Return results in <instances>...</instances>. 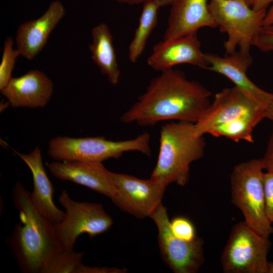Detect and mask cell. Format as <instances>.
<instances>
[{
  "instance_id": "cell-1",
  "label": "cell",
  "mask_w": 273,
  "mask_h": 273,
  "mask_svg": "<svg viewBox=\"0 0 273 273\" xmlns=\"http://www.w3.org/2000/svg\"><path fill=\"white\" fill-rule=\"evenodd\" d=\"M211 95L206 88L188 79L181 70L169 69L151 80L120 120L142 126L167 120L195 123L209 107Z\"/></svg>"
},
{
  "instance_id": "cell-23",
  "label": "cell",
  "mask_w": 273,
  "mask_h": 273,
  "mask_svg": "<svg viewBox=\"0 0 273 273\" xmlns=\"http://www.w3.org/2000/svg\"><path fill=\"white\" fill-rule=\"evenodd\" d=\"M14 40L8 36L4 43V48L0 64V90L4 88L11 79L16 59L20 56V52L13 47Z\"/></svg>"
},
{
  "instance_id": "cell-13",
  "label": "cell",
  "mask_w": 273,
  "mask_h": 273,
  "mask_svg": "<svg viewBox=\"0 0 273 273\" xmlns=\"http://www.w3.org/2000/svg\"><path fill=\"white\" fill-rule=\"evenodd\" d=\"M147 63L151 68L161 72L182 64L205 69L208 65L197 32L159 42L154 46L147 59Z\"/></svg>"
},
{
  "instance_id": "cell-27",
  "label": "cell",
  "mask_w": 273,
  "mask_h": 273,
  "mask_svg": "<svg viewBox=\"0 0 273 273\" xmlns=\"http://www.w3.org/2000/svg\"><path fill=\"white\" fill-rule=\"evenodd\" d=\"M264 170L273 173V131L264 156L261 158Z\"/></svg>"
},
{
  "instance_id": "cell-10",
  "label": "cell",
  "mask_w": 273,
  "mask_h": 273,
  "mask_svg": "<svg viewBox=\"0 0 273 273\" xmlns=\"http://www.w3.org/2000/svg\"><path fill=\"white\" fill-rule=\"evenodd\" d=\"M110 175L119 192L115 205L140 219L151 216L161 203L168 186L165 183L152 177L143 179L111 171Z\"/></svg>"
},
{
  "instance_id": "cell-4",
  "label": "cell",
  "mask_w": 273,
  "mask_h": 273,
  "mask_svg": "<svg viewBox=\"0 0 273 273\" xmlns=\"http://www.w3.org/2000/svg\"><path fill=\"white\" fill-rule=\"evenodd\" d=\"M150 143L148 133H143L133 139L118 141L107 140L104 136L75 138L58 136L49 141L48 153L57 161L102 162L111 158H119L124 153L130 151L150 156Z\"/></svg>"
},
{
  "instance_id": "cell-17",
  "label": "cell",
  "mask_w": 273,
  "mask_h": 273,
  "mask_svg": "<svg viewBox=\"0 0 273 273\" xmlns=\"http://www.w3.org/2000/svg\"><path fill=\"white\" fill-rule=\"evenodd\" d=\"M203 27L216 28L208 0H176L172 5L163 40H169Z\"/></svg>"
},
{
  "instance_id": "cell-25",
  "label": "cell",
  "mask_w": 273,
  "mask_h": 273,
  "mask_svg": "<svg viewBox=\"0 0 273 273\" xmlns=\"http://www.w3.org/2000/svg\"><path fill=\"white\" fill-rule=\"evenodd\" d=\"M252 46L261 52L273 51V24L261 27L253 40Z\"/></svg>"
},
{
  "instance_id": "cell-11",
  "label": "cell",
  "mask_w": 273,
  "mask_h": 273,
  "mask_svg": "<svg viewBox=\"0 0 273 273\" xmlns=\"http://www.w3.org/2000/svg\"><path fill=\"white\" fill-rule=\"evenodd\" d=\"M261 114L266 108L238 87L225 88L217 93L201 118L194 123L197 133L203 136L212 127L239 118Z\"/></svg>"
},
{
  "instance_id": "cell-30",
  "label": "cell",
  "mask_w": 273,
  "mask_h": 273,
  "mask_svg": "<svg viewBox=\"0 0 273 273\" xmlns=\"http://www.w3.org/2000/svg\"><path fill=\"white\" fill-rule=\"evenodd\" d=\"M119 3L123 4L128 5H137L143 4L145 2L148 0H113Z\"/></svg>"
},
{
  "instance_id": "cell-26",
  "label": "cell",
  "mask_w": 273,
  "mask_h": 273,
  "mask_svg": "<svg viewBox=\"0 0 273 273\" xmlns=\"http://www.w3.org/2000/svg\"><path fill=\"white\" fill-rule=\"evenodd\" d=\"M265 210L267 218L273 225V173H264Z\"/></svg>"
},
{
  "instance_id": "cell-34",
  "label": "cell",
  "mask_w": 273,
  "mask_h": 273,
  "mask_svg": "<svg viewBox=\"0 0 273 273\" xmlns=\"http://www.w3.org/2000/svg\"><path fill=\"white\" fill-rule=\"evenodd\" d=\"M269 273H273V263H271Z\"/></svg>"
},
{
  "instance_id": "cell-24",
  "label": "cell",
  "mask_w": 273,
  "mask_h": 273,
  "mask_svg": "<svg viewBox=\"0 0 273 273\" xmlns=\"http://www.w3.org/2000/svg\"><path fill=\"white\" fill-rule=\"evenodd\" d=\"M170 227L173 235L182 240L191 242L198 237L194 225L185 217L173 218L170 221Z\"/></svg>"
},
{
  "instance_id": "cell-15",
  "label": "cell",
  "mask_w": 273,
  "mask_h": 273,
  "mask_svg": "<svg viewBox=\"0 0 273 273\" xmlns=\"http://www.w3.org/2000/svg\"><path fill=\"white\" fill-rule=\"evenodd\" d=\"M206 69L220 74L232 81L235 86L266 109L273 99V94L255 85L247 74L252 63L250 54L237 51L225 57L206 54Z\"/></svg>"
},
{
  "instance_id": "cell-19",
  "label": "cell",
  "mask_w": 273,
  "mask_h": 273,
  "mask_svg": "<svg viewBox=\"0 0 273 273\" xmlns=\"http://www.w3.org/2000/svg\"><path fill=\"white\" fill-rule=\"evenodd\" d=\"M91 35L89 49L92 59L111 84H117L121 72L109 26L105 23L98 24L92 29Z\"/></svg>"
},
{
  "instance_id": "cell-2",
  "label": "cell",
  "mask_w": 273,
  "mask_h": 273,
  "mask_svg": "<svg viewBox=\"0 0 273 273\" xmlns=\"http://www.w3.org/2000/svg\"><path fill=\"white\" fill-rule=\"evenodd\" d=\"M12 198L19 212L20 222L10 236V248L21 272L40 273L46 262L61 251L55 239L53 224L36 209L30 192L19 181L12 189Z\"/></svg>"
},
{
  "instance_id": "cell-7",
  "label": "cell",
  "mask_w": 273,
  "mask_h": 273,
  "mask_svg": "<svg viewBox=\"0 0 273 273\" xmlns=\"http://www.w3.org/2000/svg\"><path fill=\"white\" fill-rule=\"evenodd\" d=\"M58 201L65 210L63 221L53 224L56 241L61 251H71L78 236L86 233L89 238L108 231L113 221L100 203L78 202L62 190Z\"/></svg>"
},
{
  "instance_id": "cell-5",
  "label": "cell",
  "mask_w": 273,
  "mask_h": 273,
  "mask_svg": "<svg viewBox=\"0 0 273 273\" xmlns=\"http://www.w3.org/2000/svg\"><path fill=\"white\" fill-rule=\"evenodd\" d=\"M263 170L261 158L235 166L231 175L232 199L242 212L244 221L269 238L273 234V225L266 213Z\"/></svg>"
},
{
  "instance_id": "cell-16",
  "label": "cell",
  "mask_w": 273,
  "mask_h": 273,
  "mask_svg": "<svg viewBox=\"0 0 273 273\" xmlns=\"http://www.w3.org/2000/svg\"><path fill=\"white\" fill-rule=\"evenodd\" d=\"M53 88L52 81L44 72L33 69L19 77H12L1 92L13 108H36L48 104Z\"/></svg>"
},
{
  "instance_id": "cell-33",
  "label": "cell",
  "mask_w": 273,
  "mask_h": 273,
  "mask_svg": "<svg viewBox=\"0 0 273 273\" xmlns=\"http://www.w3.org/2000/svg\"><path fill=\"white\" fill-rule=\"evenodd\" d=\"M252 7L256 0H241Z\"/></svg>"
},
{
  "instance_id": "cell-18",
  "label": "cell",
  "mask_w": 273,
  "mask_h": 273,
  "mask_svg": "<svg viewBox=\"0 0 273 273\" xmlns=\"http://www.w3.org/2000/svg\"><path fill=\"white\" fill-rule=\"evenodd\" d=\"M14 152L25 163L31 172L33 187L30 198L36 209L52 223L61 222L65 212L59 209L54 203V189L43 166L40 149L36 147L26 154L16 150Z\"/></svg>"
},
{
  "instance_id": "cell-31",
  "label": "cell",
  "mask_w": 273,
  "mask_h": 273,
  "mask_svg": "<svg viewBox=\"0 0 273 273\" xmlns=\"http://www.w3.org/2000/svg\"><path fill=\"white\" fill-rule=\"evenodd\" d=\"M266 118H267L273 121V99L266 109Z\"/></svg>"
},
{
  "instance_id": "cell-28",
  "label": "cell",
  "mask_w": 273,
  "mask_h": 273,
  "mask_svg": "<svg viewBox=\"0 0 273 273\" xmlns=\"http://www.w3.org/2000/svg\"><path fill=\"white\" fill-rule=\"evenodd\" d=\"M273 3V0H256L252 6V8L256 11L266 9Z\"/></svg>"
},
{
  "instance_id": "cell-6",
  "label": "cell",
  "mask_w": 273,
  "mask_h": 273,
  "mask_svg": "<svg viewBox=\"0 0 273 273\" xmlns=\"http://www.w3.org/2000/svg\"><path fill=\"white\" fill-rule=\"evenodd\" d=\"M210 14L220 30L227 34L224 43L226 55L238 49L250 54L253 40L262 26L267 10H253L241 0H209Z\"/></svg>"
},
{
  "instance_id": "cell-12",
  "label": "cell",
  "mask_w": 273,
  "mask_h": 273,
  "mask_svg": "<svg viewBox=\"0 0 273 273\" xmlns=\"http://www.w3.org/2000/svg\"><path fill=\"white\" fill-rule=\"evenodd\" d=\"M56 178L86 187L104 195L116 204L119 192L102 162L82 161H55L48 165Z\"/></svg>"
},
{
  "instance_id": "cell-21",
  "label": "cell",
  "mask_w": 273,
  "mask_h": 273,
  "mask_svg": "<svg viewBox=\"0 0 273 273\" xmlns=\"http://www.w3.org/2000/svg\"><path fill=\"white\" fill-rule=\"evenodd\" d=\"M264 118L265 116L261 114L242 117L215 125L207 133L215 137L223 136L236 142L245 141L252 143L253 129Z\"/></svg>"
},
{
  "instance_id": "cell-29",
  "label": "cell",
  "mask_w": 273,
  "mask_h": 273,
  "mask_svg": "<svg viewBox=\"0 0 273 273\" xmlns=\"http://www.w3.org/2000/svg\"><path fill=\"white\" fill-rule=\"evenodd\" d=\"M272 24H273V3L270 8L266 11L262 23V26L268 25Z\"/></svg>"
},
{
  "instance_id": "cell-8",
  "label": "cell",
  "mask_w": 273,
  "mask_h": 273,
  "mask_svg": "<svg viewBox=\"0 0 273 273\" xmlns=\"http://www.w3.org/2000/svg\"><path fill=\"white\" fill-rule=\"evenodd\" d=\"M268 238L259 234L244 221L235 224L221 255L225 273H269Z\"/></svg>"
},
{
  "instance_id": "cell-32",
  "label": "cell",
  "mask_w": 273,
  "mask_h": 273,
  "mask_svg": "<svg viewBox=\"0 0 273 273\" xmlns=\"http://www.w3.org/2000/svg\"><path fill=\"white\" fill-rule=\"evenodd\" d=\"M176 0H156L160 7L172 5Z\"/></svg>"
},
{
  "instance_id": "cell-3",
  "label": "cell",
  "mask_w": 273,
  "mask_h": 273,
  "mask_svg": "<svg viewBox=\"0 0 273 273\" xmlns=\"http://www.w3.org/2000/svg\"><path fill=\"white\" fill-rule=\"evenodd\" d=\"M203 136L196 131L194 123L177 121L162 125L158 159L151 177L168 185L185 186L190 178V165L204 155Z\"/></svg>"
},
{
  "instance_id": "cell-14",
  "label": "cell",
  "mask_w": 273,
  "mask_h": 273,
  "mask_svg": "<svg viewBox=\"0 0 273 273\" xmlns=\"http://www.w3.org/2000/svg\"><path fill=\"white\" fill-rule=\"evenodd\" d=\"M65 12L61 2L55 0L40 17L21 23L16 35V49L20 56L28 60L33 59L43 49Z\"/></svg>"
},
{
  "instance_id": "cell-9",
  "label": "cell",
  "mask_w": 273,
  "mask_h": 273,
  "mask_svg": "<svg viewBox=\"0 0 273 273\" xmlns=\"http://www.w3.org/2000/svg\"><path fill=\"white\" fill-rule=\"evenodd\" d=\"M156 224L159 247L165 263L175 273H195L203 264V241L197 237L191 242L177 238L172 233L166 208L162 203L150 216Z\"/></svg>"
},
{
  "instance_id": "cell-20",
  "label": "cell",
  "mask_w": 273,
  "mask_h": 273,
  "mask_svg": "<svg viewBox=\"0 0 273 273\" xmlns=\"http://www.w3.org/2000/svg\"><path fill=\"white\" fill-rule=\"evenodd\" d=\"M142 5L139 24L128 49V59L132 63H135L144 52L157 24L158 12L160 8L156 0H148Z\"/></svg>"
},
{
  "instance_id": "cell-22",
  "label": "cell",
  "mask_w": 273,
  "mask_h": 273,
  "mask_svg": "<svg viewBox=\"0 0 273 273\" xmlns=\"http://www.w3.org/2000/svg\"><path fill=\"white\" fill-rule=\"evenodd\" d=\"M84 254L73 250L59 251L46 262L40 273H79Z\"/></svg>"
}]
</instances>
